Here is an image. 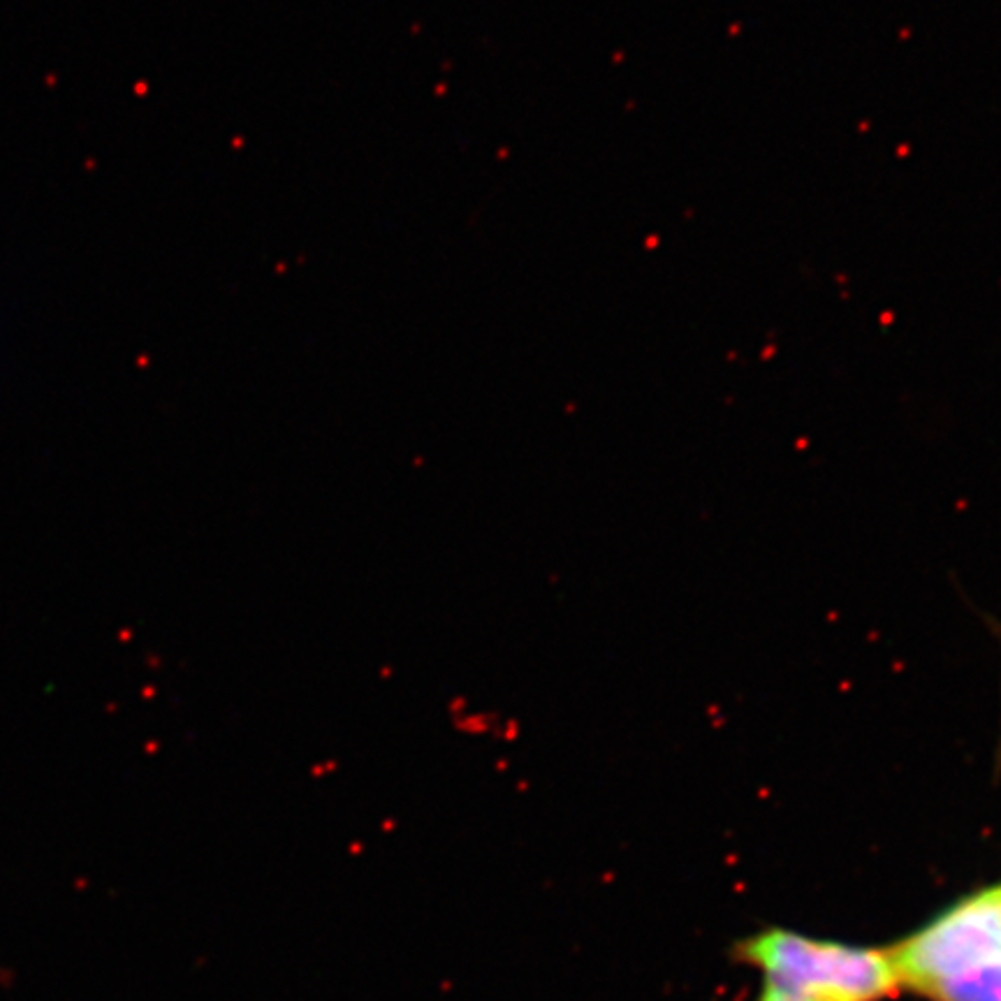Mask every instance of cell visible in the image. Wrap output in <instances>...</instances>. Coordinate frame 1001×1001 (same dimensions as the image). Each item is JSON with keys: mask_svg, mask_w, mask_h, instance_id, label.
<instances>
[{"mask_svg": "<svg viewBox=\"0 0 1001 1001\" xmlns=\"http://www.w3.org/2000/svg\"><path fill=\"white\" fill-rule=\"evenodd\" d=\"M737 957L761 971L756 1001H883L902 990L888 948L765 930L744 939Z\"/></svg>", "mask_w": 1001, "mask_h": 1001, "instance_id": "1", "label": "cell"}, {"mask_svg": "<svg viewBox=\"0 0 1001 1001\" xmlns=\"http://www.w3.org/2000/svg\"><path fill=\"white\" fill-rule=\"evenodd\" d=\"M902 990L925 997L939 983L1001 957V883L948 906L888 948Z\"/></svg>", "mask_w": 1001, "mask_h": 1001, "instance_id": "2", "label": "cell"}]
</instances>
